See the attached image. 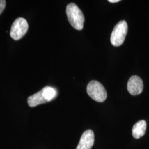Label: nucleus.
I'll return each mask as SVG.
<instances>
[{
	"instance_id": "423d86ee",
	"label": "nucleus",
	"mask_w": 149,
	"mask_h": 149,
	"mask_svg": "<svg viewBox=\"0 0 149 149\" xmlns=\"http://www.w3.org/2000/svg\"><path fill=\"white\" fill-rule=\"evenodd\" d=\"M95 143V135L91 130H87L80 139L76 149H91Z\"/></svg>"
},
{
	"instance_id": "0eeeda50",
	"label": "nucleus",
	"mask_w": 149,
	"mask_h": 149,
	"mask_svg": "<svg viewBox=\"0 0 149 149\" xmlns=\"http://www.w3.org/2000/svg\"><path fill=\"white\" fill-rule=\"evenodd\" d=\"M48 101L43 95V90L30 96L28 98V104L31 107L37 106L39 104L47 103Z\"/></svg>"
},
{
	"instance_id": "9b49d317",
	"label": "nucleus",
	"mask_w": 149,
	"mask_h": 149,
	"mask_svg": "<svg viewBox=\"0 0 149 149\" xmlns=\"http://www.w3.org/2000/svg\"><path fill=\"white\" fill-rule=\"evenodd\" d=\"M119 1H120V0H109L108 2H111V3H117V2H119Z\"/></svg>"
},
{
	"instance_id": "f257e3e1",
	"label": "nucleus",
	"mask_w": 149,
	"mask_h": 149,
	"mask_svg": "<svg viewBox=\"0 0 149 149\" xmlns=\"http://www.w3.org/2000/svg\"><path fill=\"white\" fill-rule=\"evenodd\" d=\"M66 12L70 24L77 30H82L85 17L79 7L74 3H71L67 6Z\"/></svg>"
},
{
	"instance_id": "39448f33",
	"label": "nucleus",
	"mask_w": 149,
	"mask_h": 149,
	"mask_svg": "<svg viewBox=\"0 0 149 149\" xmlns=\"http://www.w3.org/2000/svg\"><path fill=\"white\" fill-rule=\"evenodd\" d=\"M143 80L138 76L134 75L128 81L127 89L132 95L136 96L140 95L143 90Z\"/></svg>"
},
{
	"instance_id": "f03ea898",
	"label": "nucleus",
	"mask_w": 149,
	"mask_h": 149,
	"mask_svg": "<svg viewBox=\"0 0 149 149\" xmlns=\"http://www.w3.org/2000/svg\"><path fill=\"white\" fill-rule=\"evenodd\" d=\"M87 92L93 100L103 102L107 98V93L104 87L100 82L91 81L87 86Z\"/></svg>"
},
{
	"instance_id": "6e6552de",
	"label": "nucleus",
	"mask_w": 149,
	"mask_h": 149,
	"mask_svg": "<svg viewBox=\"0 0 149 149\" xmlns=\"http://www.w3.org/2000/svg\"><path fill=\"white\" fill-rule=\"evenodd\" d=\"M147 127L146 122L144 120H140L134 124L132 129V134L135 139H140L145 135Z\"/></svg>"
},
{
	"instance_id": "1a4fd4ad",
	"label": "nucleus",
	"mask_w": 149,
	"mask_h": 149,
	"mask_svg": "<svg viewBox=\"0 0 149 149\" xmlns=\"http://www.w3.org/2000/svg\"><path fill=\"white\" fill-rule=\"evenodd\" d=\"M42 90L43 95L48 102L52 101L57 96V91L52 87L47 86Z\"/></svg>"
},
{
	"instance_id": "9d476101",
	"label": "nucleus",
	"mask_w": 149,
	"mask_h": 149,
	"mask_svg": "<svg viewBox=\"0 0 149 149\" xmlns=\"http://www.w3.org/2000/svg\"><path fill=\"white\" fill-rule=\"evenodd\" d=\"M6 2L5 0H0V15L4 11L5 8Z\"/></svg>"
},
{
	"instance_id": "7ed1b4c3",
	"label": "nucleus",
	"mask_w": 149,
	"mask_h": 149,
	"mask_svg": "<svg viewBox=\"0 0 149 149\" xmlns=\"http://www.w3.org/2000/svg\"><path fill=\"white\" fill-rule=\"evenodd\" d=\"M128 29V24L125 21H121L116 25L111 36V42L113 46L119 47L124 43Z\"/></svg>"
},
{
	"instance_id": "20e7f679",
	"label": "nucleus",
	"mask_w": 149,
	"mask_h": 149,
	"mask_svg": "<svg viewBox=\"0 0 149 149\" xmlns=\"http://www.w3.org/2000/svg\"><path fill=\"white\" fill-rule=\"evenodd\" d=\"M28 23L27 20L19 17L16 19L11 26L10 36L16 40H19L27 33L28 29Z\"/></svg>"
}]
</instances>
